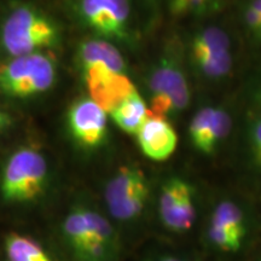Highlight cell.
<instances>
[{
    "mask_svg": "<svg viewBox=\"0 0 261 261\" xmlns=\"http://www.w3.org/2000/svg\"><path fill=\"white\" fill-rule=\"evenodd\" d=\"M61 233L74 261H115L119 254V237L112 223L87 204L70 208Z\"/></svg>",
    "mask_w": 261,
    "mask_h": 261,
    "instance_id": "1",
    "label": "cell"
},
{
    "mask_svg": "<svg viewBox=\"0 0 261 261\" xmlns=\"http://www.w3.org/2000/svg\"><path fill=\"white\" fill-rule=\"evenodd\" d=\"M58 40L56 22L29 4H18L10 10L0 28V44L11 57L44 52Z\"/></svg>",
    "mask_w": 261,
    "mask_h": 261,
    "instance_id": "2",
    "label": "cell"
},
{
    "mask_svg": "<svg viewBox=\"0 0 261 261\" xmlns=\"http://www.w3.org/2000/svg\"><path fill=\"white\" fill-rule=\"evenodd\" d=\"M47 160L34 146H21L6 160L0 174V195L9 204L39 200L48 185Z\"/></svg>",
    "mask_w": 261,
    "mask_h": 261,
    "instance_id": "3",
    "label": "cell"
},
{
    "mask_svg": "<svg viewBox=\"0 0 261 261\" xmlns=\"http://www.w3.org/2000/svg\"><path fill=\"white\" fill-rule=\"evenodd\" d=\"M57 76L56 62L44 52L11 57L0 64V91L15 98L46 92Z\"/></svg>",
    "mask_w": 261,
    "mask_h": 261,
    "instance_id": "4",
    "label": "cell"
},
{
    "mask_svg": "<svg viewBox=\"0 0 261 261\" xmlns=\"http://www.w3.org/2000/svg\"><path fill=\"white\" fill-rule=\"evenodd\" d=\"M254 223L248 212L237 202L224 200L212 211L205 241L212 249L220 254L236 255L250 246Z\"/></svg>",
    "mask_w": 261,
    "mask_h": 261,
    "instance_id": "5",
    "label": "cell"
},
{
    "mask_svg": "<svg viewBox=\"0 0 261 261\" xmlns=\"http://www.w3.org/2000/svg\"><path fill=\"white\" fill-rule=\"evenodd\" d=\"M149 194L144 172L136 166H123L107 182L104 201L112 218L120 223H130L144 212Z\"/></svg>",
    "mask_w": 261,
    "mask_h": 261,
    "instance_id": "6",
    "label": "cell"
},
{
    "mask_svg": "<svg viewBox=\"0 0 261 261\" xmlns=\"http://www.w3.org/2000/svg\"><path fill=\"white\" fill-rule=\"evenodd\" d=\"M150 115L166 119L180 113L190 102L188 81L177 62L163 60L152 70L149 79Z\"/></svg>",
    "mask_w": 261,
    "mask_h": 261,
    "instance_id": "7",
    "label": "cell"
},
{
    "mask_svg": "<svg viewBox=\"0 0 261 261\" xmlns=\"http://www.w3.org/2000/svg\"><path fill=\"white\" fill-rule=\"evenodd\" d=\"M195 190L190 182L179 177L163 182L159 197L160 220L173 233H187L196 221Z\"/></svg>",
    "mask_w": 261,
    "mask_h": 261,
    "instance_id": "8",
    "label": "cell"
},
{
    "mask_svg": "<svg viewBox=\"0 0 261 261\" xmlns=\"http://www.w3.org/2000/svg\"><path fill=\"white\" fill-rule=\"evenodd\" d=\"M77 11L85 23L104 38L121 40L128 34L129 0H77Z\"/></svg>",
    "mask_w": 261,
    "mask_h": 261,
    "instance_id": "9",
    "label": "cell"
},
{
    "mask_svg": "<svg viewBox=\"0 0 261 261\" xmlns=\"http://www.w3.org/2000/svg\"><path fill=\"white\" fill-rule=\"evenodd\" d=\"M80 69L90 98L102 107L106 113L112 112L137 91L126 74L116 73L104 64H85L80 65Z\"/></svg>",
    "mask_w": 261,
    "mask_h": 261,
    "instance_id": "10",
    "label": "cell"
},
{
    "mask_svg": "<svg viewBox=\"0 0 261 261\" xmlns=\"http://www.w3.org/2000/svg\"><path fill=\"white\" fill-rule=\"evenodd\" d=\"M71 136L81 146L98 148L107 138V113L91 98H80L68 113Z\"/></svg>",
    "mask_w": 261,
    "mask_h": 261,
    "instance_id": "11",
    "label": "cell"
},
{
    "mask_svg": "<svg viewBox=\"0 0 261 261\" xmlns=\"http://www.w3.org/2000/svg\"><path fill=\"white\" fill-rule=\"evenodd\" d=\"M231 129L230 115L219 108H203L190 123L192 145L202 154L210 155L226 138Z\"/></svg>",
    "mask_w": 261,
    "mask_h": 261,
    "instance_id": "12",
    "label": "cell"
},
{
    "mask_svg": "<svg viewBox=\"0 0 261 261\" xmlns=\"http://www.w3.org/2000/svg\"><path fill=\"white\" fill-rule=\"evenodd\" d=\"M138 145L146 158L154 161H165L177 148L178 137L166 119L151 116L137 132Z\"/></svg>",
    "mask_w": 261,
    "mask_h": 261,
    "instance_id": "13",
    "label": "cell"
},
{
    "mask_svg": "<svg viewBox=\"0 0 261 261\" xmlns=\"http://www.w3.org/2000/svg\"><path fill=\"white\" fill-rule=\"evenodd\" d=\"M77 62L80 65L100 63L112 68L116 73L125 74L126 64L119 50L102 39H89L81 42L77 51Z\"/></svg>",
    "mask_w": 261,
    "mask_h": 261,
    "instance_id": "14",
    "label": "cell"
},
{
    "mask_svg": "<svg viewBox=\"0 0 261 261\" xmlns=\"http://www.w3.org/2000/svg\"><path fill=\"white\" fill-rule=\"evenodd\" d=\"M109 114L112 115L113 121L123 132L129 133V135L138 132L140 127L144 125V122L150 117L148 106L137 91L123 99Z\"/></svg>",
    "mask_w": 261,
    "mask_h": 261,
    "instance_id": "15",
    "label": "cell"
},
{
    "mask_svg": "<svg viewBox=\"0 0 261 261\" xmlns=\"http://www.w3.org/2000/svg\"><path fill=\"white\" fill-rule=\"evenodd\" d=\"M230 52V40L220 28L210 27L196 35L191 45V55L195 63L220 56Z\"/></svg>",
    "mask_w": 261,
    "mask_h": 261,
    "instance_id": "16",
    "label": "cell"
},
{
    "mask_svg": "<svg viewBox=\"0 0 261 261\" xmlns=\"http://www.w3.org/2000/svg\"><path fill=\"white\" fill-rule=\"evenodd\" d=\"M4 252L8 261H55L40 243L21 233L6 236Z\"/></svg>",
    "mask_w": 261,
    "mask_h": 261,
    "instance_id": "17",
    "label": "cell"
},
{
    "mask_svg": "<svg viewBox=\"0 0 261 261\" xmlns=\"http://www.w3.org/2000/svg\"><path fill=\"white\" fill-rule=\"evenodd\" d=\"M250 162L254 169L261 174V116L254 119L248 132Z\"/></svg>",
    "mask_w": 261,
    "mask_h": 261,
    "instance_id": "18",
    "label": "cell"
},
{
    "mask_svg": "<svg viewBox=\"0 0 261 261\" xmlns=\"http://www.w3.org/2000/svg\"><path fill=\"white\" fill-rule=\"evenodd\" d=\"M243 21L253 38L261 41V0H247L243 8Z\"/></svg>",
    "mask_w": 261,
    "mask_h": 261,
    "instance_id": "19",
    "label": "cell"
},
{
    "mask_svg": "<svg viewBox=\"0 0 261 261\" xmlns=\"http://www.w3.org/2000/svg\"><path fill=\"white\" fill-rule=\"evenodd\" d=\"M215 0H171V9L175 15H187L205 11Z\"/></svg>",
    "mask_w": 261,
    "mask_h": 261,
    "instance_id": "20",
    "label": "cell"
},
{
    "mask_svg": "<svg viewBox=\"0 0 261 261\" xmlns=\"http://www.w3.org/2000/svg\"><path fill=\"white\" fill-rule=\"evenodd\" d=\"M11 123V117H10L9 114L0 107V133L4 132L5 129H8Z\"/></svg>",
    "mask_w": 261,
    "mask_h": 261,
    "instance_id": "21",
    "label": "cell"
},
{
    "mask_svg": "<svg viewBox=\"0 0 261 261\" xmlns=\"http://www.w3.org/2000/svg\"><path fill=\"white\" fill-rule=\"evenodd\" d=\"M148 261H191V260H188L187 257H184V256L172 255V254H167V255L156 256V257H154V259H150Z\"/></svg>",
    "mask_w": 261,
    "mask_h": 261,
    "instance_id": "22",
    "label": "cell"
},
{
    "mask_svg": "<svg viewBox=\"0 0 261 261\" xmlns=\"http://www.w3.org/2000/svg\"><path fill=\"white\" fill-rule=\"evenodd\" d=\"M254 96H255L256 102L259 103L260 106H261V80L259 81V84H257L256 90H255V93H254Z\"/></svg>",
    "mask_w": 261,
    "mask_h": 261,
    "instance_id": "23",
    "label": "cell"
},
{
    "mask_svg": "<svg viewBox=\"0 0 261 261\" xmlns=\"http://www.w3.org/2000/svg\"><path fill=\"white\" fill-rule=\"evenodd\" d=\"M256 261H261V252H260V254H259V256H257Z\"/></svg>",
    "mask_w": 261,
    "mask_h": 261,
    "instance_id": "24",
    "label": "cell"
}]
</instances>
